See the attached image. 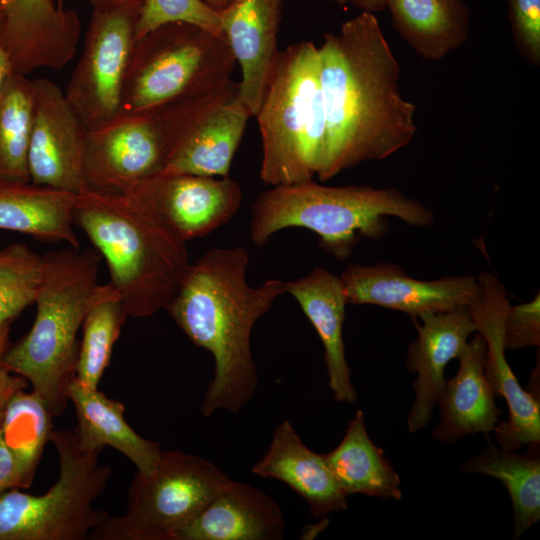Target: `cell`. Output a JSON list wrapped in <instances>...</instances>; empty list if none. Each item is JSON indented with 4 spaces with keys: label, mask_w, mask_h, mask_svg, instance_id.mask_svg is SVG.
<instances>
[{
    "label": "cell",
    "mask_w": 540,
    "mask_h": 540,
    "mask_svg": "<svg viewBox=\"0 0 540 540\" xmlns=\"http://www.w3.org/2000/svg\"><path fill=\"white\" fill-rule=\"evenodd\" d=\"M53 415L33 391L20 390L6 404L1 417V435L13 456L23 488H28L45 445L53 432Z\"/></svg>",
    "instance_id": "f1b7e54d"
},
{
    "label": "cell",
    "mask_w": 540,
    "mask_h": 540,
    "mask_svg": "<svg viewBox=\"0 0 540 540\" xmlns=\"http://www.w3.org/2000/svg\"><path fill=\"white\" fill-rule=\"evenodd\" d=\"M485 354L486 344L478 333L458 357L457 374L445 381L437 401L440 419L433 439L455 443L469 434L488 435L500 422L496 395L485 375Z\"/></svg>",
    "instance_id": "44dd1931"
},
{
    "label": "cell",
    "mask_w": 540,
    "mask_h": 540,
    "mask_svg": "<svg viewBox=\"0 0 540 540\" xmlns=\"http://www.w3.org/2000/svg\"><path fill=\"white\" fill-rule=\"evenodd\" d=\"M127 318L116 290L109 283L99 284L82 323L78 352L76 378L85 386L98 388Z\"/></svg>",
    "instance_id": "f546056e"
},
{
    "label": "cell",
    "mask_w": 540,
    "mask_h": 540,
    "mask_svg": "<svg viewBox=\"0 0 540 540\" xmlns=\"http://www.w3.org/2000/svg\"><path fill=\"white\" fill-rule=\"evenodd\" d=\"M33 114L32 80L11 72L0 91V182H30Z\"/></svg>",
    "instance_id": "83f0119b"
},
{
    "label": "cell",
    "mask_w": 540,
    "mask_h": 540,
    "mask_svg": "<svg viewBox=\"0 0 540 540\" xmlns=\"http://www.w3.org/2000/svg\"><path fill=\"white\" fill-rule=\"evenodd\" d=\"M3 23L14 32H29L46 24L55 12L53 0H3Z\"/></svg>",
    "instance_id": "e575fe53"
},
{
    "label": "cell",
    "mask_w": 540,
    "mask_h": 540,
    "mask_svg": "<svg viewBox=\"0 0 540 540\" xmlns=\"http://www.w3.org/2000/svg\"><path fill=\"white\" fill-rule=\"evenodd\" d=\"M62 1L63 0H57L59 6H61Z\"/></svg>",
    "instance_id": "7bdbcfd3"
},
{
    "label": "cell",
    "mask_w": 540,
    "mask_h": 540,
    "mask_svg": "<svg viewBox=\"0 0 540 540\" xmlns=\"http://www.w3.org/2000/svg\"><path fill=\"white\" fill-rule=\"evenodd\" d=\"M58 479L42 495L17 488L0 494V540H85L109 514L93 507L105 491L111 468L97 452L81 450L72 430H53Z\"/></svg>",
    "instance_id": "ba28073f"
},
{
    "label": "cell",
    "mask_w": 540,
    "mask_h": 540,
    "mask_svg": "<svg viewBox=\"0 0 540 540\" xmlns=\"http://www.w3.org/2000/svg\"><path fill=\"white\" fill-rule=\"evenodd\" d=\"M286 288L300 305L324 346L328 385L334 399L354 403L357 393L351 381L343 341L348 301L340 277L325 268L316 267L307 276L286 282Z\"/></svg>",
    "instance_id": "7402d4cb"
},
{
    "label": "cell",
    "mask_w": 540,
    "mask_h": 540,
    "mask_svg": "<svg viewBox=\"0 0 540 540\" xmlns=\"http://www.w3.org/2000/svg\"><path fill=\"white\" fill-rule=\"evenodd\" d=\"M280 505L263 490L229 479L177 540H280Z\"/></svg>",
    "instance_id": "ffe728a7"
},
{
    "label": "cell",
    "mask_w": 540,
    "mask_h": 540,
    "mask_svg": "<svg viewBox=\"0 0 540 540\" xmlns=\"http://www.w3.org/2000/svg\"><path fill=\"white\" fill-rule=\"evenodd\" d=\"M236 65L222 35L186 22L162 24L136 40L121 114L150 115L226 85Z\"/></svg>",
    "instance_id": "52a82bcc"
},
{
    "label": "cell",
    "mask_w": 540,
    "mask_h": 540,
    "mask_svg": "<svg viewBox=\"0 0 540 540\" xmlns=\"http://www.w3.org/2000/svg\"><path fill=\"white\" fill-rule=\"evenodd\" d=\"M10 323H0V414L11 397L24 390L28 382L24 377L8 370L3 363L4 354L8 349Z\"/></svg>",
    "instance_id": "d590c367"
},
{
    "label": "cell",
    "mask_w": 540,
    "mask_h": 540,
    "mask_svg": "<svg viewBox=\"0 0 540 540\" xmlns=\"http://www.w3.org/2000/svg\"><path fill=\"white\" fill-rule=\"evenodd\" d=\"M32 87L30 182L77 195L87 188L83 175L87 129L56 83L38 78Z\"/></svg>",
    "instance_id": "5bb4252c"
},
{
    "label": "cell",
    "mask_w": 540,
    "mask_h": 540,
    "mask_svg": "<svg viewBox=\"0 0 540 540\" xmlns=\"http://www.w3.org/2000/svg\"><path fill=\"white\" fill-rule=\"evenodd\" d=\"M209 7L216 11L224 9L231 0H203Z\"/></svg>",
    "instance_id": "60d3db41"
},
{
    "label": "cell",
    "mask_w": 540,
    "mask_h": 540,
    "mask_svg": "<svg viewBox=\"0 0 540 540\" xmlns=\"http://www.w3.org/2000/svg\"><path fill=\"white\" fill-rule=\"evenodd\" d=\"M238 82L168 105L155 113L169 145L160 174L228 177L250 111Z\"/></svg>",
    "instance_id": "30bf717a"
},
{
    "label": "cell",
    "mask_w": 540,
    "mask_h": 540,
    "mask_svg": "<svg viewBox=\"0 0 540 540\" xmlns=\"http://www.w3.org/2000/svg\"><path fill=\"white\" fill-rule=\"evenodd\" d=\"M140 10L93 9L83 52L64 91L87 131L121 114Z\"/></svg>",
    "instance_id": "8fae6325"
},
{
    "label": "cell",
    "mask_w": 540,
    "mask_h": 540,
    "mask_svg": "<svg viewBox=\"0 0 540 540\" xmlns=\"http://www.w3.org/2000/svg\"><path fill=\"white\" fill-rule=\"evenodd\" d=\"M42 281L30 331L7 349L3 363L24 377L54 417L67 405L66 389L76 377L78 332L99 286L96 249L69 246L43 255Z\"/></svg>",
    "instance_id": "277c9868"
},
{
    "label": "cell",
    "mask_w": 540,
    "mask_h": 540,
    "mask_svg": "<svg viewBox=\"0 0 540 540\" xmlns=\"http://www.w3.org/2000/svg\"><path fill=\"white\" fill-rule=\"evenodd\" d=\"M74 220L105 260L128 317L167 308L191 262L186 242L146 197L86 188L77 194Z\"/></svg>",
    "instance_id": "3957f363"
},
{
    "label": "cell",
    "mask_w": 540,
    "mask_h": 540,
    "mask_svg": "<svg viewBox=\"0 0 540 540\" xmlns=\"http://www.w3.org/2000/svg\"><path fill=\"white\" fill-rule=\"evenodd\" d=\"M424 227L433 212L395 188L324 186L313 180L276 185L252 205L250 237L258 246L285 228L301 227L319 237V245L338 260L350 256L360 238L379 239L388 231L386 217Z\"/></svg>",
    "instance_id": "5b68a950"
},
{
    "label": "cell",
    "mask_w": 540,
    "mask_h": 540,
    "mask_svg": "<svg viewBox=\"0 0 540 540\" xmlns=\"http://www.w3.org/2000/svg\"><path fill=\"white\" fill-rule=\"evenodd\" d=\"M249 254L243 246L215 248L191 263L166 310L197 347L214 360L213 378L200 409L238 412L255 395L257 370L251 335L257 320L287 292L286 283L268 279L248 284Z\"/></svg>",
    "instance_id": "7a4b0ae2"
},
{
    "label": "cell",
    "mask_w": 540,
    "mask_h": 540,
    "mask_svg": "<svg viewBox=\"0 0 540 540\" xmlns=\"http://www.w3.org/2000/svg\"><path fill=\"white\" fill-rule=\"evenodd\" d=\"M257 119L261 180L271 186L312 180L320 169L326 121L318 47L311 41L279 50Z\"/></svg>",
    "instance_id": "8992f818"
},
{
    "label": "cell",
    "mask_w": 540,
    "mask_h": 540,
    "mask_svg": "<svg viewBox=\"0 0 540 540\" xmlns=\"http://www.w3.org/2000/svg\"><path fill=\"white\" fill-rule=\"evenodd\" d=\"M284 0H231L221 11L222 35L241 68L238 97L254 117L278 50Z\"/></svg>",
    "instance_id": "e0dca14e"
},
{
    "label": "cell",
    "mask_w": 540,
    "mask_h": 540,
    "mask_svg": "<svg viewBox=\"0 0 540 540\" xmlns=\"http://www.w3.org/2000/svg\"><path fill=\"white\" fill-rule=\"evenodd\" d=\"M387 0H349L356 8L370 13L381 12L386 8Z\"/></svg>",
    "instance_id": "f35d334b"
},
{
    "label": "cell",
    "mask_w": 540,
    "mask_h": 540,
    "mask_svg": "<svg viewBox=\"0 0 540 540\" xmlns=\"http://www.w3.org/2000/svg\"><path fill=\"white\" fill-rule=\"evenodd\" d=\"M318 51L326 134L317 176L326 181L407 146L417 107L400 92V66L374 13L325 33Z\"/></svg>",
    "instance_id": "6da1fadb"
},
{
    "label": "cell",
    "mask_w": 540,
    "mask_h": 540,
    "mask_svg": "<svg viewBox=\"0 0 540 540\" xmlns=\"http://www.w3.org/2000/svg\"><path fill=\"white\" fill-rule=\"evenodd\" d=\"M477 279L481 291L467 311L486 344L485 375L496 397H503L509 410L508 420L495 426V438L504 450L515 451L524 445L539 449V391L520 386L505 356L504 323L510 306L507 292L499 278L488 271Z\"/></svg>",
    "instance_id": "7c38bea8"
},
{
    "label": "cell",
    "mask_w": 540,
    "mask_h": 540,
    "mask_svg": "<svg viewBox=\"0 0 540 540\" xmlns=\"http://www.w3.org/2000/svg\"><path fill=\"white\" fill-rule=\"evenodd\" d=\"M168 156L167 140L153 114H120L87 131L83 175L87 188L126 193L159 175Z\"/></svg>",
    "instance_id": "4fadbf2b"
},
{
    "label": "cell",
    "mask_w": 540,
    "mask_h": 540,
    "mask_svg": "<svg viewBox=\"0 0 540 540\" xmlns=\"http://www.w3.org/2000/svg\"><path fill=\"white\" fill-rule=\"evenodd\" d=\"M539 450L520 455L488 441L477 456L461 465L466 473L488 475L504 484L513 506L514 539L540 519Z\"/></svg>",
    "instance_id": "4316f807"
},
{
    "label": "cell",
    "mask_w": 540,
    "mask_h": 540,
    "mask_svg": "<svg viewBox=\"0 0 540 540\" xmlns=\"http://www.w3.org/2000/svg\"><path fill=\"white\" fill-rule=\"evenodd\" d=\"M93 9L136 8L141 11L144 0H88Z\"/></svg>",
    "instance_id": "74e56055"
},
{
    "label": "cell",
    "mask_w": 540,
    "mask_h": 540,
    "mask_svg": "<svg viewBox=\"0 0 540 540\" xmlns=\"http://www.w3.org/2000/svg\"><path fill=\"white\" fill-rule=\"evenodd\" d=\"M506 350H516L540 344V295L518 305H510L505 317Z\"/></svg>",
    "instance_id": "836d02e7"
},
{
    "label": "cell",
    "mask_w": 540,
    "mask_h": 540,
    "mask_svg": "<svg viewBox=\"0 0 540 540\" xmlns=\"http://www.w3.org/2000/svg\"><path fill=\"white\" fill-rule=\"evenodd\" d=\"M348 303L373 304L404 312L412 318L425 313L467 308L480 294L473 275L419 280L391 263L351 264L341 273Z\"/></svg>",
    "instance_id": "9a60e30c"
},
{
    "label": "cell",
    "mask_w": 540,
    "mask_h": 540,
    "mask_svg": "<svg viewBox=\"0 0 540 540\" xmlns=\"http://www.w3.org/2000/svg\"><path fill=\"white\" fill-rule=\"evenodd\" d=\"M169 22L191 23L222 35L219 11L203 0H144L136 24V40Z\"/></svg>",
    "instance_id": "1f68e13d"
},
{
    "label": "cell",
    "mask_w": 540,
    "mask_h": 540,
    "mask_svg": "<svg viewBox=\"0 0 540 540\" xmlns=\"http://www.w3.org/2000/svg\"><path fill=\"white\" fill-rule=\"evenodd\" d=\"M342 491L400 500V477L381 448L370 439L364 414L358 410L341 442L324 454Z\"/></svg>",
    "instance_id": "484cf974"
},
{
    "label": "cell",
    "mask_w": 540,
    "mask_h": 540,
    "mask_svg": "<svg viewBox=\"0 0 540 540\" xmlns=\"http://www.w3.org/2000/svg\"><path fill=\"white\" fill-rule=\"evenodd\" d=\"M131 190L146 197L185 242L208 235L231 220L243 196L239 183L229 176L193 174H159Z\"/></svg>",
    "instance_id": "2e32d148"
},
{
    "label": "cell",
    "mask_w": 540,
    "mask_h": 540,
    "mask_svg": "<svg viewBox=\"0 0 540 540\" xmlns=\"http://www.w3.org/2000/svg\"><path fill=\"white\" fill-rule=\"evenodd\" d=\"M386 8L399 36L424 60H440L468 39L463 0H387Z\"/></svg>",
    "instance_id": "d4e9b609"
},
{
    "label": "cell",
    "mask_w": 540,
    "mask_h": 540,
    "mask_svg": "<svg viewBox=\"0 0 540 540\" xmlns=\"http://www.w3.org/2000/svg\"><path fill=\"white\" fill-rule=\"evenodd\" d=\"M413 319L418 336L408 348L406 368L416 372L413 382L415 399L407 419L409 432L425 427L437 405L445 384L444 370L467 346L468 337L476 331L467 308L449 312L425 313Z\"/></svg>",
    "instance_id": "ac0fdd59"
},
{
    "label": "cell",
    "mask_w": 540,
    "mask_h": 540,
    "mask_svg": "<svg viewBox=\"0 0 540 540\" xmlns=\"http://www.w3.org/2000/svg\"><path fill=\"white\" fill-rule=\"evenodd\" d=\"M0 30H1V21H0ZM12 72L11 66L7 57V54L4 50V47L1 42L0 37V91L6 80L7 76Z\"/></svg>",
    "instance_id": "ab89813d"
},
{
    "label": "cell",
    "mask_w": 540,
    "mask_h": 540,
    "mask_svg": "<svg viewBox=\"0 0 540 540\" xmlns=\"http://www.w3.org/2000/svg\"><path fill=\"white\" fill-rule=\"evenodd\" d=\"M261 478L285 483L315 517L347 509V495L336 481L325 455L307 447L288 420L274 430L268 450L251 469Z\"/></svg>",
    "instance_id": "d6986e66"
},
{
    "label": "cell",
    "mask_w": 540,
    "mask_h": 540,
    "mask_svg": "<svg viewBox=\"0 0 540 540\" xmlns=\"http://www.w3.org/2000/svg\"><path fill=\"white\" fill-rule=\"evenodd\" d=\"M3 13H4V3H3V0H0V21L3 18Z\"/></svg>",
    "instance_id": "b9f144b4"
},
{
    "label": "cell",
    "mask_w": 540,
    "mask_h": 540,
    "mask_svg": "<svg viewBox=\"0 0 540 540\" xmlns=\"http://www.w3.org/2000/svg\"><path fill=\"white\" fill-rule=\"evenodd\" d=\"M230 478L209 460L177 450L161 451L148 474L137 472L126 514L108 516L90 539L177 540Z\"/></svg>",
    "instance_id": "9c48e42d"
},
{
    "label": "cell",
    "mask_w": 540,
    "mask_h": 540,
    "mask_svg": "<svg viewBox=\"0 0 540 540\" xmlns=\"http://www.w3.org/2000/svg\"><path fill=\"white\" fill-rule=\"evenodd\" d=\"M66 397L75 409L77 425L73 430L77 446L85 452H97L110 446L126 456L138 472L148 474L161 454L160 443L140 436L124 417L125 406L97 389L82 384L76 377L68 384Z\"/></svg>",
    "instance_id": "603a6c76"
},
{
    "label": "cell",
    "mask_w": 540,
    "mask_h": 540,
    "mask_svg": "<svg viewBox=\"0 0 540 540\" xmlns=\"http://www.w3.org/2000/svg\"><path fill=\"white\" fill-rule=\"evenodd\" d=\"M1 417L2 413L0 423ZM13 488H23V484L13 456L3 442L0 428V494Z\"/></svg>",
    "instance_id": "8d00e7d4"
},
{
    "label": "cell",
    "mask_w": 540,
    "mask_h": 540,
    "mask_svg": "<svg viewBox=\"0 0 540 540\" xmlns=\"http://www.w3.org/2000/svg\"><path fill=\"white\" fill-rule=\"evenodd\" d=\"M512 38L519 53L540 64V0H506Z\"/></svg>",
    "instance_id": "d6a6232c"
},
{
    "label": "cell",
    "mask_w": 540,
    "mask_h": 540,
    "mask_svg": "<svg viewBox=\"0 0 540 540\" xmlns=\"http://www.w3.org/2000/svg\"><path fill=\"white\" fill-rule=\"evenodd\" d=\"M43 267V255L25 243H11L0 250V323L12 322L34 304Z\"/></svg>",
    "instance_id": "4dcf8cb0"
},
{
    "label": "cell",
    "mask_w": 540,
    "mask_h": 540,
    "mask_svg": "<svg viewBox=\"0 0 540 540\" xmlns=\"http://www.w3.org/2000/svg\"><path fill=\"white\" fill-rule=\"evenodd\" d=\"M76 194L28 183L0 182V230L79 248Z\"/></svg>",
    "instance_id": "cb8c5ba5"
}]
</instances>
